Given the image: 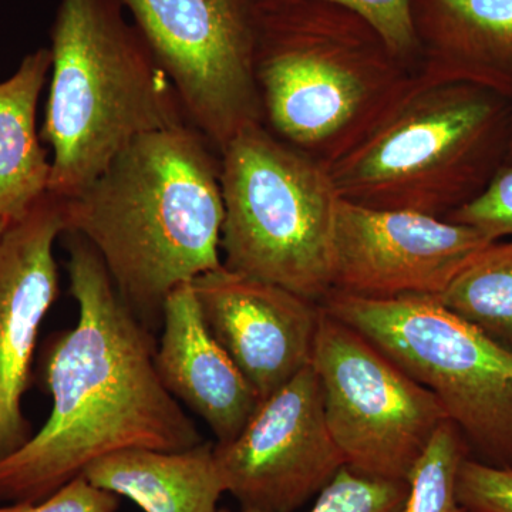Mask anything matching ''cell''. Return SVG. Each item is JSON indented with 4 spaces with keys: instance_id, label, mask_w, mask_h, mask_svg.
Returning <instances> with one entry per match:
<instances>
[{
    "instance_id": "cell-21",
    "label": "cell",
    "mask_w": 512,
    "mask_h": 512,
    "mask_svg": "<svg viewBox=\"0 0 512 512\" xmlns=\"http://www.w3.org/2000/svg\"><path fill=\"white\" fill-rule=\"evenodd\" d=\"M457 494L467 512H512V467L468 456L458 470Z\"/></svg>"
},
{
    "instance_id": "cell-20",
    "label": "cell",
    "mask_w": 512,
    "mask_h": 512,
    "mask_svg": "<svg viewBox=\"0 0 512 512\" xmlns=\"http://www.w3.org/2000/svg\"><path fill=\"white\" fill-rule=\"evenodd\" d=\"M409 485L407 481L380 480L360 476L343 467L318 495L308 512H402ZM218 512H265L221 508Z\"/></svg>"
},
{
    "instance_id": "cell-5",
    "label": "cell",
    "mask_w": 512,
    "mask_h": 512,
    "mask_svg": "<svg viewBox=\"0 0 512 512\" xmlns=\"http://www.w3.org/2000/svg\"><path fill=\"white\" fill-rule=\"evenodd\" d=\"M511 107L491 90L416 70L375 126L329 165L340 198L447 218L504 167Z\"/></svg>"
},
{
    "instance_id": "cell-7",
    "label": "cell",
    "mask_w": 512,
    "mask_h": 512,
    "mask_svg": "<svg viewBox=\"0 0 512 512\" xmlns=\"http://www.w3.org/2000/svg\"><path fill=\"white\" fill-rule=\"evenodd\" d=\"M320 306L429 389L473 458L512 467V350L433 296L369 299L333 289Z\"/></svg>"
},
{
    "instance_id": "cell-2",
    "label": "cell",
    "mask_w": 512,
    "mask_h": 512,
    "mask_svg": "<svg viewBox=\"0 0 512 512\" xmlns=\"http://www.w3.org/2000/svg\"><path fill=\"white\" fill-rule=\"evenodd\" d=\"M190 123L134 138L64 198V234L86 239L123 301L154 330L177 286L222 266L220 156Z\"/></svg>"
},
{
    "instance_id": "cell-22",
    "label": "cell",
    "mask_w": 512,
    "mask_h": 512,
    "mask_svg": "<svg viewBox=\"0 0 512 512\" xmlns=\"http://www.w3.org/2000/svg\"><path fill=\"white\" fill-rule=\"evenodd\" d=\"M444 220L476 228L491 241L512 238V167L501 168L476 200Z\"/></svg>"
},
{
    "instance_id": "cell-18",
    "label": "cell",
    "mask_w": 512,
    "mask_h": 512,
    "mask_svg": "<svg viewBox=\"0 0 512 512\" xmlns=\"http://www.w3.org/2000/svg\"><path fill=\"white\" fill-rule=\"evenodd\" d=\"M439 301L512 350V238L498 239L481 249Z\"/></svg>"
},
{
    "instance_id": "cell-12",
    "label": "cell",
    "mask_w": 512,
    "mask_h": 512,
    "mask_svg": "<svg viewBox=\"0 0 512 512\" xmlns=\"http://www.w3.org/2000/svg\"><path fill=\"white\" fill-rule=\"evenodd\" d=\"M64 231V198L47 191L0 244V460L33 436L22 402L40 326L59 296L53 248Z\"/></svg>"
},
{
    "instance_id": "cell-26",
    "label": "cell",
    "mask_w": 512,
    "mask_h": 512,
    "mask_svg": "<svg viewBox=\"0 0 512 512\" xmlns=\"http://www.w3.org/2000/svg\"><path fill=\"white\" fill-rule=\"evenodd\" d=\"M9 224L10 221L6 220V218L0 217V244H2L3 235H5L6 228H8Z\"/></svg>"
},
{
    "instance_id": "cell-3",
    "label": "cell",
    "mask_w": 512,
    "mask_h": 512,
    "mask_svg": "<svg viewBox=\"0 0 512 512\" xmlns=\"http://www.w3.org/2000/svg\"><path fill=\"white\" fill-rule=\"evenodd\" d=\"M248 2L265 127L329 167L392 107L416 69L338 3Z\"/></svg>"
},
{
    "instance_id": "cell-24",
    "label": "cell",
    "mask_w": 512,
    "mask_h": 512,
    "mask_svg": "<svg viewBox=\"0 0 512 512\" xmlns=\"http://www.w3.org/2000/svg\"><path fill=\"white\" fill-rule=\"evenodd\" d=\"M119 495L103 490L79 476L40 501L2 505L0 512H117Z\"/></svg>"
},
{
    "instance_id": "cell-11",
    "label": "cell",
    "mask_w": 512,
    "mask_h": 512,
    "mask_svg": "<svg viewBox=\"0 0 512 512\" xmlns=\"http://www.w3.org/2000/svg\"><path fill=\"white\" fill-rule=\"evenodd\" d=\"M468 225L340 198L333 234V289L369 299L440 298L491 244Z\"/></svg>"
},
{
    "instance_id": "cell-16",
    "label": "cell",
    "mask_w": 512,
    "mask_h": 512,
    "mask_svg": "<svg viewBox=\"0 0 512 512\" xmlns=\"http://www.w3.org/2000/svg\"><path fill=\"white\" fill-rule=\"evenodd\" d=\"M83 476L144 512H218L225 493L214 444L178 451L128 448L94 461Z\"/></svg>"
},
{
    "instance_id": "cell-25",
    "label": "cell",
    "mask_w": 512,
    "mask_h": 512,
    "mask_svg": "<svg viewBox=\"0 0 512 512\" xmlns=\"http://www.w3.org/2000/svg\"><path fill=\"white\" fill-rule=\"evenodd\" d=\"M504 167H512V107L510 119V137H508L507 156H505Z\"/></svg>"
},
{
    "instance_id": "cell-17",
    "label": "cell",
    "mask_w": 512,
    "mask_h": 512,
    "mask_svg": "<svg viewBox=\"0 0 512 512\" xmlns=\"http://www.w3.org/2000/svg\"><path fill=\"white\" fill-rule=\"evenodd\" d=\"M50 70L52 52L40 47L0 82V217L10 222L49 191L52 161L40 143L36 114Z\"/></svg>"
},
{
    "instance_id": "cell-23",
    "label": "cell",
    "mask_w": 512,
    "mask_h": 512,
    "mask_svg": "<svg viewBox=\"0 0 512 512\" xmlns=\"http://www.w3.org/2000/svg\"><path fill=\"white\" fill-rule=\"evenodd\" d=\"M355 10L369 20L407 63L419 67L420 49L414 35L410 0H326Z\"/></svg>"
},
{
    "instance_id": "cell-10",
    "label": "cell",
    "mask_w": 512,
    "mask_h": 512,
    "mask_svg": "<svg viewBox=\"0 0 512 512\" xmlns=\"http://www.w3.org/2000/svg\"><path fill=\"white\" fill-rule=\"evenodd\" d=\"M225 493L241 508L293 512L345 467L330 436L312 363L259 404L244 430L215 443Z\"/></svg>"
},
{
    "instance_id": "cell-13",
    "label": "cell",
    "mask_w": 512,
    "mask_h": 512,
    "mask_svg": "<svg viewBox=\"0 0 512 512\" xmlns=\"http://www.w3.org/2000/svg\"><path fill=\"white\" fill-rule=\"evenodd\" d=\"M191 284L212 336L261 402L311 365L320 303L224 266Z\"/></svg>"
},
{
    "instance_id": "cell-15",
    "label": "cell",
    "mask_w": 512,
    "mask_h": 512,
    "mask_svg": "<svg viewBox=\"0 0 512 512\" xmlns=\"http://www.w3.org/2000/svg\"><path fill=\"white\" fill-rule=\"evenodd\" d=\"M419 72L512 101V0H410Z\"/></svg>"
},
{
    "instance_id": "cell-14",
    "label": "cell",
    "mask_w": 512,
    "mask_h": 512,
    "mask_svg": "<svg viewBox=\"0 0 512 512\" xmlns=\"http://www.w3.org/2000/svg\"><path fill=\"white\" fill-rule=\"evenodd\" d=\"M156 369L168 393L210 427L217 443L244 430L261 400L202 318L191 282L165 299Z\"/></svg>"
},
{
    "instance_id": "cell-9",
    "label": "cell",
    "mask_w": 512,
    "mask_h": 512,
    "mask_svg": "<svg viewBox=\"0 0 512 512\" xmlns=\"http://www.w3.org/2000/svg\"><path fill=\"white\" fill-rule=\"evenodd\" d=\"M170 77L185 117L218 156L264 124L248 0H120Z\"/></svg>"
},
{
    "instance_id": "cell-4",
    "label": "cell",
    "mask_w": 512,
    "mask_h": 512,
    "mask_svg": "<svg viewBox=\"0 0 512 512\" xmlns=\"http://www.w3.org/2000/svg\"><path fill=\"white\" fill-rule=\"evenodd\" d=\"M120 0H60L40 137L49 191L72 198L134 138L188 123L180 97Z\"/></svg>"
},
{
    "instance_id": "cell-1",
    "label": "cell",
    "mask_w": 512,
    "mask_h": 512,
    "mask_svg": "<svg viewBox=\"0 0 512 512\" xmlns=\"http://www.w3.org/2000/svg\"><path fill=\"white\" fill-rule=\"evenodd\" d=\"M63 235L79 315L43 355L52 397L46 423L0 460V501L9 503L43 500L117 451H178L204 441L158 376L153 330L123 301L92 245Z\"/></svg>"
},
{
    "instance_id": "cell-19",
    "label": "cell",
    "mask_w": 512,
    "mask_h": 512,
    "mask_svg": "<svg viewBox=\"0 0 512 512\" xmlns=\"http://www.w3.org/2000/svg\"><path fill=\"white\" fill-rule=\"evenodd\" d=\"M466 457V441L456 424L444 420L406 478L402 512H467L457 494L458 470Z\"/></svg>"
},
{
    "instance_id": "cell-8",
    "label": "cell",
    "mask_w": 512,
    "mask_h": 512,
    "mask_svg": "<svg viewBox=\"0 0 512 512\" xmlns=\"http://www.w3.org/2000/svg\"><path fill=\"white\" fill-rule=\"evenodd\" d=\"M312 366L345 467L360 476L406 481L434 431L448 419L439 399L323 308Z\"/></svg>"
},
{
    "instance_id": "cell-6",
    "label": "cell",
    "mask_w": 512,
    "mask_h": 512,
    "mask_svg": "<svg viewBox=\"0 0 512 512\" xmlns=\"http://www.w3.org/2000/svg\"><path fill=\"white\" fill-rule=\"evenodd\" d=\"M220 164L222 266L322 302L333 291L340 202L328 165L265 124L242 130Z\"/></svg>"
}]
</instances>
